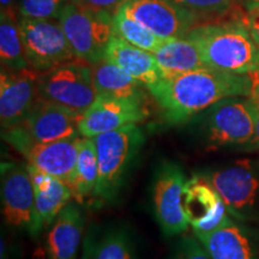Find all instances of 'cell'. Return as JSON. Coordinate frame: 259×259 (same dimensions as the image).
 Listing matches in <instances>:
<instances>
[{
	"label": "cell",
	"instance_id": "1",
	"mask_svg": "<svg viewBox=\"0 0 259 259\" xmlns=\"http://www.w3.org/2000/svg\"><path fill=\"white\" fill-rule=\"evenodd\" d=\"M253 74H236L210 67L162 78L149 89L168 124H183L227 97L250 96Z\"/></svg>",
	"mask_w": 259,
	"mask_h": 259
},
{
	"label": "cell",
	"instance_id": "2",
	"mask_svg": "<svg viewBox=\"0 0 259 259\" xmlns=\"http://www.w3.org/2000/svg\"><path fill=\"white\" fill-rule=\"evenodd\" d=\"M189 36L210 69L236 74L259 73V48L241 21L196 25Z\"/></svg>",
	"mask_w": 259,
	"mask_h": 259
},
{
	"label": "cell",
	"instance_id": "3",
	"mask_svg": "<svg viewBox=\"0 0 259 259\" xmlns=\"http://www.w3.org/2000/svg\"><path fill=\"white\" fill-rule=\"evenodd\" d=\"M99 161V183L95 199L113 203L120 196L132 167L145 143L143 128L128 124L94 137Z\"/></svg>",
	"mask_w": 259,
	"mask_h": 259
},
{
	"label": "cell",
	"instance_id": "4",
	"mask_svg": "<svg viewBox=\"0 0 259 259\" xmlns=\"http://www.w3.org/2000/svg\"><path fill=\"white\" fill-rule=\"evenodd\" d=\"M199 135L211 147H251L255 136L250 96L227 97L198 114Z\"/></svg>",
	"mask_w": 259,
	"mask_h": 259
},
{
	"label": "cell",
	"instance_id": "5",
	"mask_svg": "<svg viewBox=\"0 0 259 259\" xmlns=\"http://www.w3.org/2000/svg\"><path fill=\"white\" fill-rule=\"evenodd\" d=\"M58 21L77 59L94 65L105 58L114 35L111 15L94 11L79 0H72L63 9Z\"/></svg>",
	"mask_w": 259,
	"mask_h": 259
},
{
	"label": "cell",
	"instance_id": "6",
	"mask_svg": "<svg viewBox=\"0 0 259 259\" xmlns=\"http://www.w3.org/2000/svg\"><path fill=\"white\" fill-rule=\"evenodd\" d=\"M218 191L229 213L246 220L259 219V163L248 158L226 167L197 173Z\"/></svg>",
	"mask_w": 259,
	"mask_h": 259
},
{
	"label": "cell",
	"instance_id": "7",
	"mask_svg": "<svg viewBox=\"0 0 259 259\" xmlns=\"http://www.w3.org/2000/svg\"><path fill=\"white\" fill-rule=\"evenodd\" d=\"M38 99L82 115L97 97L92 65L73 60L40 73Z\"/></svg>",
	"mask_w": 259,
	"mask_h": 259
},
{
	"label": "cell",
	"instance_id": "8",
	"mask_svg": "<svg viewBox=\"0 0 259 259\" xmlns=\"http://www.w3.org/2000/svg\"><path fill=\"white\" fill-rule=\"evenodd\" d=\"M187 180L185 171L177 162L162 161L155 169L151 203L155 219L166 238L181 235L190 226L184 208Z\"/></svg>",
	"mask_w": 259,
	"mask_h": 259
},
{
	"label": "cell",
	"instance_id": "9",
	"mask_svg": "<svg viewBox=\"0 0 259 259\" xmlns=\"http://www.w3.org/2000/svg\"><path fill=\"white\" fill-rule=\"evenodd\" d=\"M2 135L23 155L29 166L70 184L76 169L80 138L41 143L32 139L23 126L3 131Z\"/></svg>",
	"mask_w": 259,
	"mask_h": 259
},
{
	"label": "cell",
	"instance_id": "10",
	"mask_svg": "<svg viewBox=\"0 0 259 259\" xmlns=\"http://www.w3.org/2000/svg\"><path fill=\"white\" fill-rule=\"evenodd\" d=\"M22 40L29 66L45 73L69 61L78 60L58 19H34L19 16Z\"/></svg>",
	"mask_w": 259,
	"mask_h": 259
},
{
	"label": "cell",
	"instance_id": "11",
	"mask_svg": "<svg viewBox=\"0 0 259 259\" xmlns=\"http://www.w3.org/2000/svg\"><path fill=\"white\" fill-rule=\"evenodd\" d=\"M2 209L6 226L31 235L35 225V192L27 164H2Z\"/></svg>",
	"mask_w": 259,
	"mask_h": 259
},
{
	"label": "cell",
	"instance_id": "12",
	"mask_svg": "<svg viewBox=\"0 0 259 259\" xmlns=\"http://www.w3.org/2000/svg\"><path fill=\"white\" fill-rule=\"evenodd\" d=\"M40 73L27 67L0 72V124L3 131L23 125L38 102Z\"/></svg>",
	"mask_w": 259,
	"mask_h": 259
},
{
	"label": "cell",
	"instance_id": "13",
	"mask_svg": "<svg viewBox=\"0 0 259 259\" xmlns=\"http://www.w3.org/2000/svg\"><path fill=\"white\" fill-rule=\"evenodd\" d=\"M121 9L164 41L186 36L199 19L169 0H125Z\"/></svg>",
	"mask_w": 259,
	"mask_h": 259
},
{
	"label": "cell",
	"instance_id": "14",
	"mask_svg": "<svg viewBox=\"0 0 259 259\" xmlns=\"http://www.w3.org/2000/svg\"><path fill=\"white\" fill-rule=\"evenodd\" d=\"M148 114L144 101L97 96L93 105L80 115V136L94 138L128 124H139L148 118Z\"/></svg>",
	"mask_w": 259,
	"mask_h": 259
},
{
	"label": "cell",
	"instance_id": "15",
	"mask_svg": "<svg viewBox=\"0 0 259 259\" xmlns=\"http://www.w3.org/2000/svg\"><path fill=\"white\" fill-rule=\"evenodd\" d=\"M184 208L193 234L216 231L231 219L225 200L206 180L194 174L187 180Z\"/></svg>",
	"mask_w": 259,
	"mask_h": 259
},
{
	"label": "cell",
	"instance_id": "16",
	"mask_svg": "<svg viewBox=\"0 0 259 259\" xmlns=\"http://www.w3.org/2000/svg\"><path fill=\"white\" fill-rule=\"evenodd\" d=\"M79 118V114L70 109L38 100L30 115L21 126L35 141L52 143L82 137L78 127Z\"/></svg>",
	"mask_w": 259,
	"mask_h": 259
},
{
	"label": "cell",
	"instance_id": "17",
	"mask_svg": "<svg viewBox=\"0 0 259 259\" xmlns=\"http://www.w3.org/2000/svg\"><path fill=\"white\" fill-rule=\"evenodd\" d=\"M28 166L35 192V225L31 236L37 238L48 228L65 206L73 198L69 184Z\"/></svg>",
	"mask_w": 259,
	"mask_h": 259
},
{
	"label": "cell",
	"instance_id": "18",
	"mask_svg": "<svg viewBox=\"0 0 259 259\" xmlns=\"http://www.w3.org/2000/svg\"><path fill=\"white\" fill-rule=\"evenodd\" d=\"M84 223L85 216L78 204H67L47 232V259H77Z\"/></svg>",
	"mask_w": 259,
	"mask_h": 259
},
{
	"label": "cell",
	"instance_id": "19",
	"mask_svg": "<svg viewBox=\"0 0 259 259\" xmlns=\"http://www.w3.org/2000/svg\"><path fill=\"white\" fill-rule=\"evenodd\" d=\"M211 259H258L253 236L232 218L216 231L194 234Z\"/></svg>",
	"mask_w": 259,
	"mask_h": 259
},
{
	"label": "cell",
	"instance_id": "20",
	"mask_svg": "<svg viewBox=\"0 0 259 259\" xmlns=\"http://www.w3.org/2000/svg\"><path fill=\"white\" fill-rule=\"evenodd\" d=\"M147 88L163 78L154 53L142 50L113 35L107 46L105 58Z\"/></svg>",
	"mask_w": 259,
	"mask_h": 259
},
{
	"label": "cell",
	"instance_id": "21",
	"mask_svg": "<svg viewBox=\"0 0 259 259\" xmlns=\"http://www.w3.org/2000/svg\"><path fill=\"white\" fill-rule=\"evenodd\" d=\"M154 56L163 78L208 67L198 45L189 35L166 40Z\"/></svg>",
	"mask_w": 259,
	"mask_h": 259
},
{
	"label": "cell",
	"instance_id": "22",
	"mask_svg": "<svg viewBox=\"0 0 259 259\" xmlns=\"http://www.w3.org/2000/svg\"><path fill=\"white\" fill-rule=\"evenodd\" d=\"M92 71L97 96L144 101L143 84L132 78L116 65L102 59L92 65Z\"/></svg>",
	"mask_w": 259,
	"mask_h": 259
},
{
	"label": "cell",
	"instance_id": "23",
	"mask_svg": "<svg viewBox=\"0 0 259 259\" xmlns=\"http://www.w3.org/2000/svg\"><path fill=\"white\" fill-rule=\"evenodd\" d=\"M82 259H136L131 235L122 228L89 233L84 240Z\"/></svg>",
	"mask_w": 259,
	"mask_h": 259
},
{
	"label": "cell",
	"instance_id": "24",
	"mask_svg": "<svg viewBox=\"0 0 259 259\" xmlns=\"http://www.w3.org/2000/svg\"><path fill=\"white\" fill-rule=\"evenodd\" d=\"M97 183H99V161L96 147L93 138L80 137L78 144V158L76 169L69 186L73 198L79 204L87 199L95 198Z\"/></svg>",
	"mask_w": 259,
	"mask_h": 259
},
{
	"label": "cell",
	"instance_id": "25",
	"mask_svg": "<svg viewBox=\"0 0 259 259\" xmlns=\"http://www.w3.org/2000/svg\"><path fill=\"white\" fill-rule=\"evenodd\" d=\"M0 60L2 67L10 70L30 67L25 57L18 12H0Z\"/></svg>",
	"mask_w": 259,
	"mask_h": 259
},
{
	"label": "cell",
	"instance_id": "26",
	"mask_svg": "<svg viewBox=\"0 0 259 259\" xmlns=\"http://www.w3.org/2000/svg\"><path fill=\"white\" fill-rule=\"evenodd\" d=\"M112 25L115 36L150 53H155L164 42L143 24L128 16L121 8L112 16Z\"/></svg>",
	"mask_w": 259,
	"mask_h": 259
},
{
	"label": "cell",
	"instance_id": "27",
	"mask_svg": "<svg viewBox=\"0 0 259 259\" xmlns=\"http://www.w3.org/2000/svg\"><path fill=\"white\" fill-rule=\"evenodd\" d=\"M72 0H19L18 15L34 19H58Z\"/></svg>",
	"mask_w": 259,
	"mask_h": 259
},
{
	"label": "cell",
	"instance_id": "28",
	"mask_svg": "<svg viewBox=\"0 0 259 259\" xmlns=\"http://www.w3.org/2000/svg\"><path fill=\"white\" fill-rule=\"evenodd\" d=\"M178 6L189 10L198 17L226 15L232 10L236 0H169Z\"/></svg>",
	"mask_w": 259,
	"mask_h": 259
},
{
	"label": "cell",
	"instance_id": "29",
	"mask_svg": "<svg viewBox=\"0 0 259 259\" xmlns=\"http://www.w3.org/2000/svg\"><path fill=\"white\" fill-rule=\"evenodd\" d=\"M173 259H211V257L196 235H186L177 244Z\"/></svg>",
	"mask_w": 259,
	"mask_h": 259
},
{
	"label": "cell",
	"instance_id": "30",
	"mask_svg": "<svg viewBox=\"0 0 259 259\" xmlns=\"http://www.w3.org/2000/svg\"><path fill=\"white\" fill-rule=\"evenodd\" d=\"M79 2L94 11L105 12V14L113 16L121 8L125 0H79Z\"/></svg>",
	"mask_w": 259,
	"mask_h": 259
},
{
	"label": "cell",
	"instance_id": "31",
	"mask_svg": "<svg viewBox=\"0 0 259 259\" xmlns=\"http://www.w3.org/2000/svg\"><path fill=\"white\" fill-rule=\"evenodd\" d=\"M241 22L247 29V31L250 32L252 40L259 48V8L248 11L241 19Z\"/></svg>",
	"mask_w": 259,
	"mask_h": 259
},
{
	"label": "cell",
	"instance_id": "32",
	"mask_svg": "<svg viewBox=\"0 0 259 259\" xmlns=\"http://www.w3.org/2000/svg\"><path fill=\"white\" fill-rule=\"evenodd\" d=\"M250 99L253 106L254 122H255V136L251 147L253 149H259V79L254 83V88L252 90Z\"/></svg>",
	"mask_w": 259,
	"mask_h": 259
},
{
	"label": "cell",
	"instance_id": "33",
	"mask_svg": "<svg viewBox=\"0 0 259 259\" xmlns=\"http://www.w3.org/2000/svg\"><path fill=\"white\" fill-rule=\"evenodd\" d=\"M19 0H0V12H18Z\"/></svg>",
	"mask_w": 259,
	"mask_h": 259
},
{
	"label": "cell",
	"instance_id": "34",
	"mask_svg": "<svg viewBox=\"0 0 259 259\" xmlns=\"http://www.w3.org/2000/svg\"><path fill=\"white\" fill-rule=\"evenodd\" d=\"M239 4L242 5V8H245L248 11L259 8V0H236Z\"/></svg>",
	"mask_w": 259,
	"mask_h": 259
},
{
	"label": "cell",
	"instance_id": "35",
	"mask_svg": "<svg viewBox=\"0 0 259 259\" xmlns=\"http://www.w3.org/2000/svg\"><path fill=\"white\" fill-rule=\"evenodd\" d=\"M2 259H10L8 241L5 240L4 235H2Z\"/></svg>",
	"mask_w": 259,
	"mask_h": 259
}]
</instances>
